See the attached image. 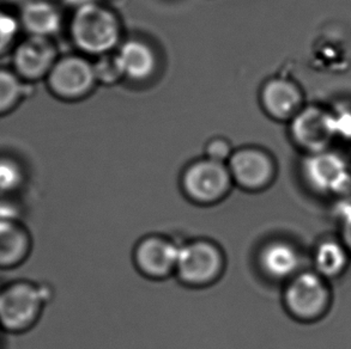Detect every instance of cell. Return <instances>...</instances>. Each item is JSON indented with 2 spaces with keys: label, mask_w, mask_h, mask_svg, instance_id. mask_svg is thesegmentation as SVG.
<instances>
[{
  "label": "cell",
  "mask_w": 351,
  "mask_h": 349,
  "mask_svg": "<svg viewBox=\"0 0 351 349\" xmlns=\"http://www.w3.org/2000/svg\"><path fill=\"white\" fill-rule=\"evenodd\" d=\"M52 296L49 286L30 280H16L0 286V331L10 334L32 331Z\"/></svg>",
  "instance_id": "obj_1"
},
{
  "label": "cell",
  "mask_w": 351,
  "mask_h": 349,
  "mask_svg": "<svg viewBox=\"0 0 351 349\" xmlns=\"http://www.w3.org/2000/svg\"><path fill=\"white\" fill-rule=\"evenodd\" d=\"M70 34L81 52L101 57L118 47L121 27L113 11L96 3L75 10Z\"/></svg>",
  "instance_id": "obj_2"
},
{
  "label": "cell",
  "mask_w": 351,
  "mask_h": 349,
  "mask_svg": "<svg viewBox=\"0 0 351 349\" xmlns=\"http://www.w3.org/2000/svg\"><path fill=\"white\" fill-rule=\"evenodd\" d=\"M226 266V255L217 243L193 240L179 248L174 276L186 287H209L222 278Z\"/></svg>",
  "instance_id": "obj_3"
},
{
  "label": "cell",
  "mask_w": 351,
  "mask_h": 349,
  "mask_svg": "<svg viewBox=\"0 0 351 349\" xmlns=\"http://www.w3.org/2000/svg\"><path fill=\"white\" fill-rule=\"evenodd\" d=\"M180 183L185 198L199 206H213L223 201L234 185L227 163L206 157L186 166Z\"/></svg>",
  "instance_id": "obj_4"
},
{
  "label": "cell",
  "mask_w": 351,
  "mask_h": 349,
  "mask_svg": "<svg viewBox=\"0 0 351 349\" xmlns=\"http://www.w3.org/2000/svg\"><path fill=\"white\" fill-rule=\"evenodd\" d=\"M46 81L51 94L64 101L84 99L97 84L94 64L82 55L59 57Z\"/></svg>",
  "instance_id": "obj_5"
},
{
  "label": "cell",
  "mask_w": 351,
  "mask_h": 349,
  "mask_svg": "<svg viewBox=\"0 0 351 349\" xmlns=\"http://www.w3.org/2000/svg\"><path fill=\"white\" fill-rule=\"evenodd\" d=\"M180 246L173 238L163 235L143 237L133 249V263L138 270L150 280H166L176 274Z\"/></svg>",
  "instance_id": "obj_6"
},
{
  "label": "cell",
  "mask_w": 351,
  "mask_h": 349,
  "mask_svg": "<svg viewBox=\"0 0 351 349\" xmlns=\"http://www.w3.org/2000/svg\"><path fill=\"white\" fill-rule=\"evenodd\" d=\"M227 166L234 184L246 192H261L270 187L275 179V161L261 147L246 146L234 150Z\"/></svg>",
  "instance_id": "obj_7"
},
{
  "label": "cell",
  "mask_w": 351,
  "mask_h": 349,
  "mask_svg": "<svg viewBox=\"0 0 351 349\" xmlns=\"http://www.w3.org/2000/svg\"><path fill=\"white\" fill-rule=\"evenodd\" d=\"M12 70L24 83L46 79L59 59L58 49L51 38L28 36L12 51Z\"/></svg>",
  "instance_id": "obj_8"
},
{
  "label": "cell",
  "mask_w": 351,
  "mask_h": 349,
  "mask_svg": "<svg viewBox=\"0 0 351 349\" xmlns=\"http://www.w3.org/2000/svg\"><path fill=\"white\" fill-rule=\"evenodd\" d=\"M302 174L312 188L323 193H342L350 188L351 172L347 161L328 150L309 153L302 163Z\"/></svg>",
  "instance_id": "obj_9"
},
{
  "label": "cell",
  "mask_w": 351,
  "mask_h": 349,
  "mask_svg": "<svg viewBox=\"0 0 351 349\" xmlns=\"http://www.w3.org/2000/svg\"><path fill=\"white\" fill-rule=\"evenodd\" d=\"M9 203H0V270L19 268L33 250V237Z\"/></svg>",
  "instance_id": "obj_10"
},
{
  "label": "cell",
  "mask_w": 351,
  "mask_h": 349,
  "mask_svg": "<svg viewBox=\"0 0 351 349\" xmlns=\"http://www.w3.org/2000/svg\"><path fill=\"white\" fill-rule=\"evenodd\" d=\"M294 142L309 153L325 151L336 137L332 114L318 107L302 108L290 120Z\"/></svg>",
  "instance_id": "obj_11"
},
{
  "label": "cell",
  "mask_w": 351,
  "mask_h": 349,
  "mask_svg": "<svg viewBox=\"0 0 351 349\" xmlns=\"http://www.w3.org/2000/svg\"><path fill=\"white\" fill-rule=\"evenodd\" d=\"M285 302L293 316L313 318L326 307L328 289L317 274H300L293 276L285 288Z\"/></svg>",
  "instance_id": "obj_12"
},
{
  "label": "cell",
  "mask_w": 351,
  "mask_h": 349,
  "mask_svg": "<svg viewBox=\"0 0 351 349\" xmlns=\"http://www.w3.org/2000/svg\"><path fill=\"white\" fill-rule=\"evenodd\" d=\"M302 101L299 86L287 78H271L261 88V107L275 120H291L302 109Z\"/></svg>",
  "instance_id": "obj_13"
},
{
  "label": "cell",
  "mask_w": 351,
  "mask_h": 349,
  "mask_svg": "<svg viewBox=\"0 0 351 349\" xmlns=\"http://www.w3.org/2000/svg\"><path fill=\"white\" fill-rule=\"evenodd\" d=\"M19 19L28 36L51 38L62 25L60 10L49 0H28L19 8Z\"/></svg>",
  "instance_id": "obj_14"
},
{
  "label": "cell",
  "mask_w": 351,
  "mask_h": 349,
  "mask_svg": "<svg viewBox=\"0 0 351 349\" xmlns=\"http://www.w3.org/2000/svg\"><path fill=\"white\" fill-rule=\"evenodd\" d=\"M258 266L263 275L271 280L293 278L300 266V255L294 246L283 241H272L261 246Z\"/></svg>",
  "instance_id": "obj_15"
},
{
  "label": "cell",
  "mask_w": 351,
  "mask_h": 349,
  "mask_svg": "<svg viewBox=\"0 0 351 349\" xmlns=\"http://www.w3.org/2000/svg\"><path fill=\"white\" fill-rule=\"evenodd\" d=\"M117 55L123 75L131 81H147L156 71V54L152 46L141 40H128L120 46Z\"/></svg>",
  "instance_id": "obj_16"
},
{
  "label": "cell",
  "mask_w": 351,
  "mask_h": 349,
  "mask_svg": "<svg viewBox=\"0 0 351 349\" xmlns=\"http://www.w3.org/2000/svg\"><path fill=\"white\" fill-rule=\"evenodd\" d=\"M27 94V86L14 70L0 67V116L12 113Z\"/></svg>",
  "instance_id": "obj_17"
},
{
  "label": "cell",
  "mask_w": 351,
  "mask_h": 349,
  "mask_svg": "<svg viewBox=\"0 0 351 349\" xmlns=\"http://www.w3.org/2000/svg\"><path fill=\"white\" fill-rule=\"evenodd\" d=\"M348 262L346 248L337 242H324L315 253V266L320 273L335 276L346 268Z\"/></svg>",
  "instance_id": "obj_18"
},
{
  "label": "cell",
  "mask_w": 351,
  "mask_h": 349,
  "mask_svg": "<svg viewBox=\"0 0 351 349\" xmlns=\"http://www.w3.org/2000/svg\"><path fill=\"white\" fill-rule=\"evenodd\" d=\"M27 174L22 163L11 156H0V198H8L23 188Z\"/></svg>",
  "instance_id": "obj_19"
},
{
  "label": "cell",
  "mask_w": 351,
  "mask_h": 349,
  "mask_svg": "<svg viewBox=\"0 0 351 349\" xmlns=\"http://www.w3.org/2000/svg\"><path fill=\"white\" fill-rule=\"evenodd\" d=\"M21 30L19 16L11 14L9 10L0 9V57L14 51Z\"/></svg>",
  "instance_id": "obj_20"
},
{
  "label": "cell",
  "mask_w": 351,
  "mask_h": 349,
  "mask_svg": "<svg viewBox=\"0 0 351 349\" xmlns=\"http://www.w3.org/2000/svg\"><path fill=\"white\" fill-rule=\"evenodd\" d=\"M94 71L97 83L105 86L115 84L125 77L118 55L113 52L99 57V60L94 64Z\"/></svg>",
  "instance_id": "obj_21"
},
{
  "label": "cell",
  "mask_w": 351,
  "mask_h": 349,
  "mask_svg": "<svg viewBox=\"0 0 351 349\" xmlns=\"http://www.w3.org/2000/svg\"><path fill=\"white\" fill-rule=\"evenodd\" d=\"M233 146L226 138H213L205 146V157L213 161L227 163L233 155Z\"/></svg>",
  "instance_id": "obj_22"
},
{
  "label": "cell",
  "mask_w": 351,
  "mask_h": 349,
  "mask_svg": "<svg viewBox=\"0 0 351 349\" xmlns=\"http://www.w3.org/2000/svg\"><path fill=\"white\" fill-rule=\"evenodd\" d=\"M331 114L336 137L351 140V109L338 108Z\"/></svg>",
  "instance_id": "obj_23"
},
{
  "label": "cell",
  "mask_w": 351,
  "mask_h": 349,
  "mask_svg": "<svg viewBox=\"0 0 351 349\" xmlns=\"http://www.w3.org/2000/svg\"><path fill=\"white\" fill-rule=\"evenodd\" d=\"M339 218L343 224V238L348 249L351 250V203H343L339 206Z\"/></svg>",
  "instance_id": "obj_24"
},
{
  "label": "cell",
  "mask_w": 351,
  "mask_h": 349,
  "mask_svg": "<svg viewBox=\"0 0 351 349\" xmlns=\"http://www.w3.org/2000/svg\"><path fill=\"white\" fill-rule=\"evenodd\" d=\"M62 1L75 10L86 6V5L96 4L97 3V0H62Z\"/></svg>",
  "instance_id": "obj_25"
},
{
  "label": "cell",
  "mask_w": 351,
  "mask_h": 349,
  "mask_svg": "<svg viewBox=\"0 0 351 349\" xmlns=\"http://www.w3.org/2000/svg\"><path fill=\"white\" fill-rule=\"evenodd\" d=\"M5 5L8 6H19L21 8L22 5L25 4L28 0H1Z\"/></svg>",
  "instance_id": "obj_26"
}]
</instances>
